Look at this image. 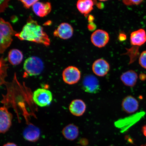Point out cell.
Listing matches in <instances>:
<instances>
[{"label":"cell","mask_w":146,"mask_h":146,"mask_svg":"<svg viewBox=\"0 0 146 146\" xmlns=\"http://www.w3.org/2000/svg\"><path fill=\"white\" fill-rule=\"evenodd\" d=\"M15 36L21 41L33 42L46 46L50 44V38L43 27L31 16H29L21 31L17 33Z\"/></svg>","instance_id":"6da1fadb"},{"label":"cell","mask_w":146,"mask_h":146,"mask_svg":"<svg viewBox=\"0 0 146 146\" xmlns=\"http://www.w3.org/2000/svg\"><path fill=\"white\" fill-rule=\"evenodd\" d=\"M17 32L14 30L12 25L2 18L0 20V52L3 54L11 44L13 36Z\"/></svg>","instance_id":"7a4b0ae2"},{"label":"cell","mask_w":146,"mask_h":146,"mask_svg":"<svg viewBox=\"0 0 146 146\" xmlns=\"http://www.w3.org/2000/svg\"><path fill=\"white\" fill-rule=\"evenodd\" d=\"M23 68L25 73L28 75L36 76L39 75L42 72L44 64L39 57L30 56L25 60Z\"/></svg>","instance_id":"3957f363"},{"label":"cell","mask_w":146,"mask_h":146,"mask_svg":"<svg viewBox=\"0 0 146 146\" xmlns=\"http://www.w3.org/2000/svg\"><path fill=\"white\" fill-rule=\"evenodd\" d=\"M145 112L142 111L127 117L119 119L115 122V126L119 129L121 133L125 132L139 121L145 116Z\"/></svg>","instance_id":"277c9868"},{"label":"cell","mask_w":146,"mask_h":146,"mask_svg":"<svg viewBox=\"0 0 146 146\" xmlns=\"http://www.w3.org/2000/svg\"><path fill=\"white\" fill-rule=\"evenodd\" d=\"M33 100L36 105L40 107L50 105L52 100L53 96L51 91L44 88H38L33 93Z\"/></svg>","instance_id":"5b68a950"},{"label":"cell","mask_w":146,"mask_h":146,"mask_svg":"<svg viewBox=\"0 0 146 146\" xmlns=\"http://www.w3.org/2000/svg\"><path fill=\"white\" fill-rule=\"evenodd\" d=\"M82 88L85 92L91 94L99 92L100 85L99 81L92 75H87L84 77L82 82Z\"/></svg>","instance_id":"8992f818"},{"label":"cell","mask_w":146,"mask_h":146,"mask_svg":"<svg viewBox=\"0 0 146 146\" xmlns=\"http://www.w3.org/2000/svg\"><path fill=\"white\" fill-rule=\"evenodd\" d=\"M81 78L79 69L74 66H69L66 68L62 73L64 82L67 84L72 85L78 83Z\"/></svg>","instance_id":"52a82bcc"},{"label":"cell","mask_w":146,"mask_h":146,"mask_svg":"<svg viewBox=\"0 0 146 146\" xmlns=\"http://www.w3.org/2000/svg\"><path fill=\"white\" fill-rule=\"evenodd\" d=\"M109 39L108 33L100 29L95 31L91 36V42L95 46L99 48L105 47L108 43Z\"/></svg>","instance_id":"ba28073f"},{"label":"cell","mask_w":146,"mask_h":146,"mask_svg":"<svg viewBox=\"0 0 146 146\" xmlns=\"http://www.w3.org/2000/svg\"><path fill=\"white\" fill-rule=\"evenodd\" d=\"M12 115L5 107L0 109V132L5 134L12 125Z\"/></svg>","instance_id":"9c48e42d"},{"label":"cell","mask_w":146,"mask_h":146,"mask_svg":"<svg viewBox=\"0 0 146 146\" xmlns=\"http://www.w3.org/2000/svg\"><path fill=\"white\" fill-rule=\"evenodd\" d=\"M110 69L109 64L104 59H100L96 60L92 65L93 72L97 76L103 77L107 74Z\"/></svg>","instance_id":"30bf717a"},{"label":"cell","mask_w":146,"mask_h":146,"mask_svg":"<svg viewBox=\"0 0 146 146\" xmlns=\"http://www.w3.org/2000/svg\"><path fill=\"white\" fill-rule=\"evenodd\" d=\"M74 34V29L69 24L63 23L60 24L54 31V35L61 39L66 40L72 37Z\"/></svg>","instance_id":"8fae6325"},{"label":"cell","mask_w":146,"mask_h":146,"mask_svg":"<svg viewBox=\"0 0 146 146\" xmlns=\"http://www.w3.org/2000/svg\"><path fill=\"white\" fill-rule=\"evenodd\" d=\"M121 106L125 112L128 114H132L138 110L139 104L134 97L128 96L124 98L122 102Z\"/></svg>","instance_id":"7c38bea8"},{"label":"cell","mask_w":146,"mask_h":146,"mask_svg":"<svg viewBox=\"0 0 146 146\" xmlns=\"http://www.w3.org/2000/svg\"><path fill=\"white\" fill-rule=\"evenodd\" d=\"M24 138L27 141L35 142L39 140L40 136V131L39 128L31 124L25 128L23 132Z\"/></svg>","instance_id":"4fadbf2b"},{"label":"cell","mask_w":146,"mask_h":146,"mask_svg":"<svg viewBox=\"0 0 146 146\" xmlns=\"http://www.w3.org/2000/svg\"><path fill=\"white\" fill-rule=\"evenodd\" d=\"M70 112L74 115L81 116L84 114L86 109L85 102L81 99H76L71 102L69 107Z\"/></svg>","instance_id":"5bb4252c"},{"label":"cell","mask_w":146,"mask_h":146,"mask_svg":"<svg viewBox=\"0 0 146 146\" xmlns=\"http://www.w3.org/2000/svg\"><path fill=\"white\" fill-rule=\"evenodd\" d=\"M32 9L36 16L43 17L50 13L52 10V5L50 3H43L38 1L33 5Z\"/></svg>","instance_id":"9a60e30c"},{"label":"cell","mask_w":146,"mask_h":146,"mask_svg":"<svg viewBox=\"0 0 146 146\" xmlns=\"http://www.w3.org/2000/svg\"><path fill=\"white\" fill-rule=\"evenodd\" d=\"M131 45L133 46H141L146 42V32L143 29H140L131 33L130 37Z\"/></svg>","instance_id":"2e32d148"},{"label":"cell","mask_w":146,"mask_h":146,"mask_svg":"<svg viewBox=\"0 0 146 146\" xmlns=\"http://www.w3.org/2000/svg\"><path fill=\"white\" fill-rule=\"evenodd\" d=\"M120 78L124 85L128 87H133L136 84L138 76L134 71L129 70L123 73Z\"/></svg>","instance_id":"e0dca14e"},{"label":"cell","mask_w":146,"mask_h":146,"mask_svg":"<svg viewBox=\"0 0 146 146\" xmlns=\"http://www.w3.org/2000/svg\"><path fill=\"white\" fill-rule=\"evenodd\" d=\"M96 1L91 0H80L76 3L78 10L85 17H86L94 9V6L96 4Z\"/></svg>","instance_id":"ac0fdd59"},{"label":"cell","mask_w":146,"mask_h":146,"mask_svg":"<svg viewBox=\"0 0 146 146\" xmlns=\"http://www.w3.org/2000/svg\"><path fill=\"white\" fill-rule=\"evenodd\" d=\"M62 133L66 139L73 141L78 138L79 133V129L74 124H70L64 128Z\"/></svg>","instance_id":"d6986e66"},{"label":"cell","mask_w":146,"mask_h":146,"mask_svg":"<svg viewBox=\"0 0 146 146\" xmlns=\"http://www.w3.org/2000/svg\"><path fill=\"white\" fill-rule=\"evenodd\" d=\"M22 52L17 49H13L9 51L8 55V61L13 65L19 64L23 59Z\"/></svg>","instance_id":"ffe728a7"},{"label":"cell","mask_w":146,"mask_h":146,"mask_svg":"<svg viewBox=\"0 0 146 146\" xmlns=\"http://www.w3.org/2000/svg\"><path fill=\"white\" fill-rule=\"evenodd\" d=\"M139 63L142 68L146 69V50L143 51L140 54Z\"/></svg>","instance_id":"44dd1931"},{"label":"cell","mask_w":146,"mask_h":146,"mask_svg":"<svg viewBox=\"0 0 146 146\" xmlns=\"http://www.w3.org/2000/svg\"><path fill=\"white\" fill-rule=\"evenodd\" d=\"M38 1L37 0H32V1L21 0V1H20L22 3L24 7L27 9L30 8L31 7L33 6L35 3Z\"/></svg>","instance_id":"7402d4cb"},{"label":"cell","mask_w":146,"mask_h":146,"mask_svg":"<svg viewBox=\"0 0 146 146\" xmlns=\"http://www.w3.org/2000/svg\"><path fill=\"white\" fill-rule=\"evenodd\" d=\"M123 3L124 4L127 6H130L133 5H138L141 4L143 2V1H123Z\"/></svg>","instance_id":"603a6c76"},{"label":"cell","mask_w":146,"mask_h":146,"mask_svg":"<svg viewBox=\"0 0 146 146\" xmlns=\"http://www.w3.org/2000/svg\"><path fill=\"white\" fill-rule=\"evenodd\" d=\"M9 1H1V12H4L5 8L8 7Z\"/></svg>","instance_id":"cb8c5ba5"},{"label":"cell","mask_w":146,"mask_h":146,"mask_svg":"<svg viewBox=\"0 0 146 146\" xmlns=\"http://www.w3.org/2000/svg\"><path fill=\"white\" fill-rule=\"evenodd\" d=\"M87 28L89 31H92L96 30V26L95 24L94 23H89L88 25Z\"/></svg>","instance_id":"d4e9b609"},{"label":"cell","mask_w":146,"mask_h":146,"mask_svg":"<svg viewBox=\"0 0 146 146\" xmlns=\"http://www.w3.org/2000/svg\"><path fill=\"white\" fill-rule=\"evenodd\" d=\"M118 39L120 41L123 42L125 41L127 39V36L124 33H120L118 36Z\"/></svg>","instance_id":"484cf974"},{"label":"cell","mask_w":146,"mask_h":146,"mask_svg":"<svg viewBox=\"0 0 146 146\" xmlns=\"http://www.w3.org/2000/svg\"><path fill=\"white\" fill-rule=\"evenodd\" d=\"M96 5L98 8L100 9H103L104 7V5L102 2H100L96 3Z\"/></svg>","instance_id":"4316f807"},{"label":"cell","mask_w":146,"mask_h":146,"mask_svg":"<svg viewBox=\"0 0 146 146\" xmlns=\"http://www.w3.org/2000/svg\"><path fill=\"white\" fill-rule=\"evenodd\" d=\"M88 21L89 23H94V21L95 19V18L94 16L92 15H89L88 17Z\"/></svg>","instance_id":"83f0119b"},{"label":"cell","mask_w":146,"mask_h":146,"mask_svg":"<svg viewBox=\"0 0 146 146\" xmlns=\"http://www.w3.org/2000/svg\"><path fill=\"white\" fill-rule=\"evenodd\" d=\"M141 130L144 135L146 137V125L143 126Z\"/></svg>","instance_id":"f1b7e54d"},{"label":"cell","mask_w":146,"mask_h":146,"mask_svg":"<svg viewBox=\"0 0 146 146\" xmlns=\"http://www.w3.org/2000/svg\"><path fill=\"white\" fill-rule=\"evenodd\" d=\"M146 76L145 74H140L139 75V78L142 81H144L145 79Z\"/></svg>","instance_id":"f546056e"},{"label":"cell","mask_w":146,"mask_h":146,"mask_svg":"<svg viewBox=\"0 0 146 146\" xmlns=\"http://www.w3.org/2000/svg\"><path fill=\"white\" fill-rule=\"evenodd\" d=\"M3 146H17L15 143L9 142V143L5 144Z\"/></svg>","instance_id":"4dcf8cb0"},{"label":"cell","mask_w":146,"mask_h":146,"mask_svg":"<svg viewBox=\"0 0 146 146\" xmlns=\"http://www.w3.org/2000/svg\"><path fill=\"white\" fill-rule=\"evenodd\" d=\"M141 146H146V144H145V145H142Z\"/></svg>","instance_id":"1f68e13d"},{"label":"cell","mask_w":146,"mask_h":146,"mask_svg":"<svg viewBox=\"0 0 146 146\" xmlns=\"http://www.w3.org/2000/svg\"></svg>","instance_id":"d6a6232c"}]
</instances>
